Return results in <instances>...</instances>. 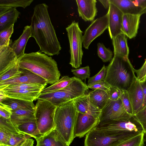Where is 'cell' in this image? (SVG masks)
<instances>
[{
	"label": "cell",
	"instance_id": "1",
	"mask_svg": "<svg viewBox=\"0 0 146 146\" xmlns=\"http://www.w3.org/2000/svg\"><path fill=\"white\" fill-rule=\"evenodd\" d=\"M45 3L36 5L34 9L30 26L33 37L41 52L50 56L58 55L61 47L51 21Z\"/></svg>",
	"mask_w": 146,
	"mask_h": 146
},
{
	"label": "cell",
	"instance_id": "2",
	"mask_svg": "<svg viewBox=\"0 0 146 146\" xmlns=\"http://www.w3.org/2000/svg\"><path fill=\"white\" fill-rule=\"evenodd\" d=\"M21 69L28 70L52 85L59 79L60 73L57 62L51 57L40 52L25 53L18 60Z\"/></svg>",
	"mask_w": 146,
	"mask_h": 146
},
{
	"label": "cell",
	"instance_id": "3",
	"mask_svg": "<svg viewBox=\"0 0 146 146\" xmlns=\"http://www.w3.org/2000/svg\"><path fill=\"white\" fill-rule=\"evenodd\" d=\"M137 78L128 58L114 56L107 67L104 81L120 90H127Z\"/></svg>",
	"mask_w": 146,
	"mask_h": 146
},
{
	"label": "cell",
	"instance_id": "4",
	"mask_svg": "<svg viewBox=\"0 0 146 146\" xmlns=\"http://www.w3.org/2000/svg\"><path fill=\"white\" fill-rule=\"evenodd\" d=\"M79 112L73 100L57 107L54 117L55 129L70 145L74 139V128Z\"/></svg>",
	"mask_w": 146,
	"mask_h": 146
},
{
	"label": "cell",
	"instance_id": "5",
	"mask_svg": "<svg viewBox=\"0 0 146 146\" xmlns=\"http://www.w3.org/2000/svg\"><path fill=\"white\" fill-rule=\"evenodd\" d=\"M141 133L119 132L95 127L86 134L84 146H114Z\"/></svg>",
	"mask_w": 146,
	"mask_h": 146
},
{
	"label": "cell",
	"instance_id": "6",
	"mask_svg": "<svg viewBox=\"0 0 146 146\" xmlns=\"http://www.w3.org/2000/svg\"><path fill=\"white\" fill-rule=\"evenodd\" d=\"M88 88L86 84L76 77L65 88L52 92L40 94L38 100L49 102L56 107L85 94Z\"/></svg>",
	"mask_w": 146,
	"mask_h": 146
},
{
	"label": "cell",
	"instance_id": "7",
	"mask_svg": "<svg viewBox=\"0 0 146 146\" xmlns=\"http://www.w3.org/2000/svg\"><path fill=\"white\" fill-rule=\"evenodd\" d=\"M57 107L49 102L38 100L35 115L40 135H44L55 129L54 117Z\"/></svg>",
	"mask_w": 146,
	"mask_h": 146
},
{
	"label": "cell",
	"instance_id": "8",
	"mask_svg": "<svg viewBox=\"0 0 146 146\" xmlns=\"http://www.w3.org/2000/svg\"><path fill=\"white\" fill-rule=\"evenodd\" d=\"M70 46V59L69 64L75 68L82 64L83 52V32L80 28L78 22L74 21L66 28Z\"/></svg>",
	"mask_w": 146,
	"mask_h": 146
},
{
	"label": "cell",
	"instance_id": "9",
	"mask_svg": "<svg viewBox=\"0 0 146 146\" xmlns=\"http://www.w3.org/2000/svg\"><path fill=\"white\" fill-rule=\"evenodd\" d=\"M133 116L126 111L120 98L116 101L109 99L101 110L98 124L114 121L127 120Z\"/></svg>",
	"mask_w": 146,
	"mask_h": 146
},
{
	"label": "cell",
	"instance_id": "10",
	"mask_svg": "<svg viewBox=\"0 0 146 146\" xmlns=\"http://www.w3.org/2000/svg\"><path fill=\"white\" fill-rule=\"evenodd\" d=\"M108 17L106 15L98 18L92 22L86 29L83 36V46L88 49L91 43L102 34L108 28Z\"/></svg>",
	"mask_w": 146,
	"mask_h": 146
},
{
	"label": "cell",
	"instance_id": "11",
	"mask_svg": "<svg viewBox=\"0 0 146 146\" xmlns=\"http://www.w3.org/2000/svg\"><path fill=\"white\" fill-rule=\"evenodd\" d=\"M96 127L119 132H143L141 124L133 116L127 120L114 121L104 124H98Z\"/></svg>",
	"mask_w": 146,
	"mask_h": 146
},
{
	"label": "cell",
	"instance_id": "12",
	"mask_svg": "<svg viewBox=\"0 0 146 146\" xmlns=\"http://www.w3.org/2000/svg\"><path fill=\"white\" fill-rule=\"evenodd\" d=\"M99 123V118L79 112L74 128V138L76 137L80 138L83 137L95 127Z\"/></svg>",
	"mask_w": 146,
	"mask_h": 146
},
{
	"label": "cell",
	"instance_id": "13",
	"mask_svg": "<svg viewBox=\"0 0 146 146\" xmlns=\"http://www.w3.org/2000/svg\"><path fill=\"white\" fill-rule=\"evenodd\" d=\"M107 13L108 17V30L110 38L112 39L118 35L123 33L122 29L123 14L110 2Z\"/></svg>",
	"mask_w": 146,
	"mask_h": 146
},
{
	"label": "cell",
	"instance_id": "14",
	"mask_svg": "<svg viewBox=\"0 0 146 146\" xmlns=\"http://www.w3.org/2000/svg\"><path fill=\"white\" fill-rule=\"evenodd\" d=\"M21 69L23 72L20 75L0 82V90L4 89L9 85L15 84H48L45 79L40 76L28 70Z\"/></svg>",
	"mask_w": 146,
	"mask_h": 146
},
{
	"label": "cell",
	"instance_id": "15",
	"mask_svg": "<svg viewBox=\"0 0 146 146\" xmlns=\"http://www.w3.org/2000/svg\"><path fill=\"white\" fill-rule=\"evenodd\" d=\"M141 15V14H123L122 31L123 33L129 39L133 38L136 36Z\"/></svg>",
	"mask_w": 146,
	"mask_h": 146
},
{
	"label": "cell",
	"instance_id": "16",
	"mask_svg": "<svg viewBox=\"0 0 146 146\" xmlns=\"http://www.w3.org/2000/svg\"><path fill=\"white\" fill-rule=\"evenodd\" d=\"M79 16L85 21L92 22L97 15L96 0H76Z\"/></svg>",
	"mask_w": 146,
	"mask_h": 146
},
{
	"label": "cell",
	"instance_id": "17",
	"mask_svg": "<svg viewBox=\"0 0 146 146\" xmlns=\"http://www.w3.org/2000/svg\"><path fill=\"white\" fill-rule=\"evenodd\" d=\"M127 90L132 106L134 115L140 110L144 100L140 82L137 78Z\"/></svg>",
	"mask_w": 146,
	"mask_h": 146
},
{
	"label": "cell",
	"instance_id": "18",
	"mask_svg": "<svg viewBox=\"0 0 146 146\" xmlns=\"http://www.w3.org/2000/svg\"><path fill=\"white\" fill-rule=\"evenodd\" d=\"M34 138L36 146H69L60 133L55 129L44 135H38Z\"/></svg>",
	"mask_w": 146,
	"mask_h": 146
},
{
	"label": "cell",
	"instance_id": "19",
	"mask_svg": "<svg viewBox=\"0 0 146 146\" xmlns=\"http://www.w3.org/2000/svg\"><path fill=\"white\" fill-rule=\"evenodd\" d=\"M2 90L7 97L30 102H33L38 99L43 90L28 89L11 90L5 88Z\"/></svg>",
	"mask_w": 146,
	"mask_h": 146
},
{
	"label": "cell",
	"instance_id": "20",
	"mask_svg": "<svg viewBox=\"0 0 146 146\" xmlns=\"http://www.w3.org/2000/svg\"><path fill=\"white\" fill-rule=\"evenodd\" d=\"M18 61L10 45L0 46V74L4 72Z\"/></svg>",
	"mask_w": 146,
	"mask_h": 146
},
{
	"label": "cell",
	"instance_id": "21",
	"mask_svg": "<svg viewBox=\"0 0 146 146\" xmlns=\"http://www.w3.org/2000/svg\"><path fill=\"white\" fill-rule=\"evenodd\" d=\"M73 100L79 113L91 115L99 118L101 110L91 102L88 94H85Z\"/></svg>",
	"mask_w": 146,
	"mask_h": 146
},
{
	"label": "cell",
	"instance_id": "22",
	"mask_svg": "<svg viewBox=\"0 0 146 146\" xmlns=\"http://www.w3.org/2000/svg\"><path fill=\"white\" fill-rule=\"evenodd\" d=\"M31 37V29L30 26L24 28L23 32L19 37L13 42L11 40L9 45L19 60L25 54V50L29 38Z\"/></svg>",
	"mask_w": 146,
	"mask_h": 146
},
{
	"label": "cell",
	"instance_id": "23",
	"mask_svg": "<svg viewBox=\"0 0 146 146\" xmlns=\"http://www.w3.org/2000/svg\"><path fill=\"white\" fill-rule=\"evenodd\" d=\"M0 104L11 112L19 110H34L35 107L33 102L8 97L0 102Z\"/></svg>",
	"mask_w": 146,
	"mask_h": 146
},
{
	"label": "cell",
	"instance_id": "24",
	"mask_svg": "<svg viewBox=\"0 0 146 146\" xmlns=\"http://www.w3.org/2000/svg\"><path fill=\"white\" fill-rule=\"evenodd\" d=\"M35 109L19 110L12 111L10 117L12 122L17 127L24 123L36 121Z\"/></svg>",
	"mask_w": 146,
	"mask_h": 146
},
{
	"label": "cell",
	"instance_id": "25",
	"mask_svg": "<svg viewBox=\"0 0 146 146\" xmlns=\"http://www.w3.org/2000/svg\"><path fill=\"white\" fill-rule=\"evenodd\" d=\"M114 48V56L128 58L129 48L127 37L124 34L118 35L112 39Z\"/></svg>",
	"mask_w": 146,
	"mask_h": 146
},
{
	"label": "cell",
	"instance_id": "26",
	"mask_svg": "<svg viewBox=\"0 0 146 146\" xmlns=\"http://www.w3.org/2000/svg\"><path fill=\"white\" fill-rule=\"evenodd\" d=\"M110 2L118 8L123 14H143L144 9L136 6L132 0H110Z\"/></svg>",
	"mask_w": 146,
	"mask_h": 146
},
{
	"label": "cell",
	"instance_id": "27",
	"mask_svg": "<svg viewBox=\"0 0 146 146\" xmlns=\"http://www.w3.org/2000/svg\"><path fill=\"white\" fill-rule=\"evenodd\" d=\"M109 91L96 89L88 94L91 102L97 108L101 110L109 99Z\"/></svg>",
	"mask_w": 146,
	"mask_h": 146
},
{
	"label": "cell",
	"instance_id": "28",
	"mask_svg": "<svg viewBox=\"0 0 146 146\" xmlns=\"http://www.w3.org/2000/svg\"><path fill=\"white\" fill-rule=\"evenodd\" d=\"M20 14L16 8H11L0 15V31L14 25Z\"/></svg>",
	"mask_w": 146,
	"mask_h": 146
},
{
	"label": "cell",
	"instance_id": "29",
	"mask_svg": "<svg viewBox=\"0 0 146 146\" xmlns=\"http://www.w3.org/2000/svg\"><path fill=\"white\" fill-rule=\"evenodd\" d=\"M33 0H0V15L11 8L22 7L25 9Z\"/></svg>",
	"mask_w": 146,
	"mask_h": 146
},
{
	"label": "cell",
	"instance_id": "30",
	"mask_svg": "<svg viewBox=\"0 0 146 146\" xmlns=\"http://www.w3.org/2000/svg\"><path fill=\"white\" fill-rule=\"evenodd\" d=\"M74 78V77L70 78L67 76H64L54 84L44 88L41 93H51L62 89L69 85Z\"/></svg>",
	"mask_w": 146,
	"mask_h": 146
},
{
	"label": "cell",
	"instance_id": "31",
	"mask_svg": "<svg viewBox=\"0 0 146 146\" xmlns=\"http://www.w3.org/2000/svg\"><path fill=\"white\" fill-rule=\"evenodd\" d=\"M0 129L12 135L22 136L26 135L20 132L12 122L10 118L0 117Z\"/></svg>",
	"mask_w": 146,
	"mask_h": 146
},
{
	"label": "cell",
	"instance_id": "32",
	"mask_svg": "<svg viewBox=\"0 0 146 146\" xmlns=\"http://www.w3.org/2000/svg\"><path fill=\"white\" fill-rule=\"evenodd\" d=\"M19 131L31 137L35 138L40 135L36 121L29 122L17 127Z\"/></svg>",
	"mask_w": 146,
	"mask_h": 146
},
{
	"label": "cell",
	"instance_id": "33",
	"mask_svg": "<svg viewBox=\"0 0 146 146\" xmlns=\"http://www.w3.org/2000/svg\"><path fill=\"white\" fill-rule=\"evenodd\" d=\"M23 72L18 62L4 72L0 74V82L19 76Z\"/></svg>",
	"mask_w": 146,
	"mask_h": 146
},
{
	"label": "cell",
	"instance_id": "34",
	"mask_svg": "<svg viewBox=\"0 0 146 146\" xmlns=\"http://www.w3.org/2000/svg\"><path fill=\"white\" fill-rule=\"evenodd\" d=\"M144 133H141L114 146H144Z\"/></svg>",
	"mask_w": 146,
	"mask_h": 146
},
{
	"label": "cell",
	"instance_id": "35",
	"mask_svg": "<svg viewBox=\"0 0 146 146\" xmlns=\"http://www.w3.org/2000/svg\"><path fill=\"white\" fill-rule=\"evenodd\" d=\"M98 55L104 62L111 61L113 58V53L109 48L106 47L102 43H98Z\"/></svg>",
	"mask_w": 146,
	"mask_h": 146
},
{
	"label": "cell",
	"instance_id": "36",
	"mask_svg": "<svg viewBox=\"0 0 146 146\" xmlns=\"http://www.w3.org/2000/svg\"><path fill=\"white\" fill-rule=\"evenodd\" d=\"M47 85V84H17L9 85L5 88L11 90L28 89L43 90Z\"/></svg>",
	"mask_w": 146,
	"mask_h": 146
},
{
	"label": "cell",
	"instance_id": "37",
	"mask_svg": "<svg viewBox=\"0 0 146 146\" xmlns=\"http://www.w3.org/2000/svg\"><path fill=\"white\" fill-rule=\"evenodd\" d=\"M14 26L0 31V46L9 45L11 40L10 38L13 32Z\"/></svg>",
	"mask_w": 146,
	"mask_h": 146
},
{
	"label": "cell",
	"instance_id": "38",
	"mask_svg": "<svg viewBox=\"0 0 146 146\" xmlns=\"http://www.w3.org/2000/svg\"><path fill=\"white\" fill-rule=\"evenodd\" d=\"M120 98L126 111L129 114L133 116V108L127 90H121Z\"/></svg>",
	"mask_w": 146,
	"mask_h": 146
},
{
	"label": "cell",
	"instance_id": "39",
	"mask_svg": "<svg viewBox=\"0 0 146 146\" xmlns=\"http://www.w3.org/2000/svg\"><path fill=\"white\" fill-rule=\"evenodd\" d=\"M90 70L89 66H87L78 69H72L71 72L76 77L81 80H86L90 77Z\"/></svg>",
	"mask_w": 146,
	"mask_h": 146
},
{
	"label": "cell",
	"instance_id": "40",
	"mask_svg": "<svg viewBox=\"0 0 146 146\" xmlns=\"http://www.w3.org/2000/svg\"><path fill=\"white\" fill-rule=\"evenodd\" d=\"M107 71V67L103 66L100 70L95 76L88 78V85L104 81L105 78Z\"/></svg>",
	"mask_w": 146,
	"mask_h": 146
},
{
	"label": "cell",
	"instance_id": "41",
	"mask_svg": "<svg viewBox=\"0 0 146 146\" xmlns=\"http://www.w3.org/2000/svg\"><path fill=\"white\" fill-rule=\"evenodd\" d=\"M133 117L140 123L144 133L146 134V106Z\"/></svg>",
	"mask_w": 146,
	"mask_h": 146
},
{
	"label": "cell",
	"instance_id": "42",
	"mask_svg": "<svg viewBox=\"0 0 146 146\" xmlns=\"http://www.w3.org/2000/svg\"><path fill=\"white\" fill-rule=\"evenodd\" d=\"M30 138L27 135L22 136L11 135L7 146H17L27 138Z\"/></svg>",
	"mask_w": 146,
	"mask_h": 146
},
{
	"label": "cell",
	"instance_id": "43",
	"mask_svg": "<svg viewBox=\"0 0 146 146\" xmlns=\"http://www.w3.org/2000/svg\"><path fill=\"white\" fill-rule=\"evenodd\" d=\"M88 88L93 90L98 89L106 91H110V86L105 82L104 80L93 84L90 85H87Z\"/></svg>",
	"mask_w": 146,
	"mask_h": 146
},
{
	"label": "cell",
	"instance_id": "44",
	"mask_svg": "<svg viewBox=\"0 0 146 146\" xmlns=\"http://www.w3.org/2000/svg\"><path fill=\"white\" fill-rule=\"evenodd\" d=\"M121 90L117 88L110 86L109 92V99L113 101L117 100L119 98Z\"/></svg>",
	"mask_w": 146,
	"mask_h": 146
},
{
	"label": "cell",
	"instance_id": "45",
	"mask_svg": "<svg viewBox=\"0 0 146 146\" xmlns=\"http://www.w3.org/2000/svg\"><path fill=\"white\" fill-rule=\"evenodd\" d=\"M137 74V78L140 82L144 81L146 78V59L141 67L138 70L134 69Z\"/></svg>",
	"mask_w": 146,
	"mask_h": 146
},
{
	"label": "cell",
	"instance_id": "46",
	"mask_svg": "<svg viewBox=\"0 0 146 146\" xmlns=\"http://www.w3.org/2000/svg\"><path fill=\"white\" fill-rule=\"evenodd\" d=\"M11 135L0 129V146H7Z\"/></svg>",
	"mask_w": 146,
	"mask_h": 146
},
{
	"label": "cell",
	"instance_id": "47",
	"mask_svg": "<svg viewBox=\"0 0 146 146\" xmlns=\"http://www.w3.org/2000/svg\"><path fill=\"white\" fill-rule=\"evenodd\" d=\"M12 114L11 111L0 104V117L9 119L10 118Z\"/></svg>",
	"mask_w": 146,
	"mask_h": 146
},
{
	"label": "cell",
	"instance_id": "48",
	"mask_svg": "<svg viewBox=\"0 0 146 146\" xmlns=\"http://www.w3.org/2000/svg\"><path fill=\"white\" fill-rule=\"evenodd\" d=\"M144 95V100L140 110L146 106V78L143 81L140 82Z\"/></svg>",
	"mask_w": 146,
	"mask_h": 146
},
{
	"label": "cell",
	"instance_id": "49",
	"mask_svg": "<svg viewBox=\"0 0 146 146\" xmlns=\"http://www.w3.org/2000/svg\"><path fill=\"white\" fill-rule=\"evenodd\" d=\"M34 140L32 139H26L17 146H33Z\"/></svg>",
	"mask_w": 146,
	"mask_h": 146
},
{
	"label": "cell",
	"instance_id": "50",
	"mask_svg": "<svg viewBox=\"0 0 146 146\" xmlns=\"http://www.w3.org/2000/svg\"><path fill=\"white\" fill-rule=\"evenodd\" d=\"M132 1L136 6L144 10L146 9V0H135Z\"/></svg>",
	"mask_w": 146,
	"mask_h": 146
},
{
	"label": "cell",
	"instance_id": "51",
	"mask_svg": "<svg viewBox=\"0 0 146 146\" xmlns=\"http://www.w3.org/2000/svg\"><path fill=\"white\" fill-rule=\"evenodd\" d=\"M98 1L103 5L106 9H107L109 7L110 3V0H98Z\"/></svg>",
	"mask_w": 146,
	"mask_h": 146
},
{
	"label": "cell",
	"instance_id": "52",
	"mask_svg": "<svg viewBox=\"0 0 146 146\" xmlns=\"http://www.w3.org/2000/svg\"><path fill=\"white\" fill-rule=\"evenodd\" d=\"M7 96L4 93L3 90H0V102L5 98Z\"/></svg>",
	"mask_w": 146,
	"mask_h": 146
},
{
	"label": "cell",
	"instance_id": "53",
	"mask_svg": "<svg viewBox=\"0 0 146 146\" xmlns=\"http://www.w3.org/2000/svg\"><path fill=\"white\" fill-rule=\"evenodd\" d=\"M145 13H146V9L145 10Z\"/></svg>",
	"mask_w": 146,
	"mask_h": 146
}]
</instances>
